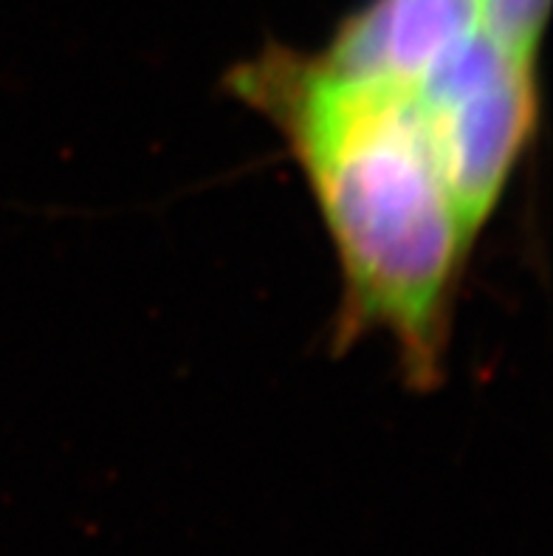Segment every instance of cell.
Returning <instances> with one entry per match:
<instances>
[{
	"label": "cell",
	"mask_w": 553,
	"mask_h": 556,
	"mask_svg": "<svg viewBox=\"0 0 553 556\" xmlns=\"http://www.w3.org/2000/svg\"><path fill=\"white\" fill-rule=\"evenodd\" d=\"M229 83L280 130L323 212L344 282L339 345L390 333L406 379L438 384L475 240L413 85L291 49H266Z\"/></svg>",
	"instance_id": "obj_1"
},
{
	"label": "cell",
	"mask_w": 553,
	"mask_h": 556,
	"mask_svg": "<svg viewBox=\"0 0 553 556\" xmlns=\"http://www.w3.org/2000/svg\"><path fill=\"white\" fill-rule=\"evenodd\" d=\"M413 88L427 113L449 192L475 240L533 136V63L514 56L477 28Z\"/></svg>",
	"instance_id": "obj_2"
},
{
	"label": "cell",
	"mask_w": 553,
	"mask_h": 556,
	"mask_svg": "<svg viewBox=\"0 0 553 556\" xmlns=\"http://www.w3.org/2000/svg\"><path fill=\"white\" fill-rule=\"evenodd\" d=\"M477 28V0H373L339 28L323 56L351 74L415 85Z\"/></svg>",
	"instance_id": "obj_3"
},
{
	"label": "cell",
	"mask_w": 553,
	"mask_h": 556,
	"mask_svg": "<svg viewBox=\"0 0 553 556\" xmlns=\"http://www.w3.org/2000/svg\"><path fill=\"white\" fill-rule=\"evenodd\" d=\"M551 0H477V23L514 56L533 63Z\"/></svg>",
	"instance_id": "obj_4"
}]
</instances>
